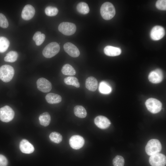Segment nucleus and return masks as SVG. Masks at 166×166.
Listing matches in <instances>:
<instances>
[{
    "mask_svg": "<svg viewBox=\"0 0 166 166\" xmlns=\"http://www.w3.org/2000/svg\"><path fill=\"white\" fill-rule=\"evenodd\" d=\"M45 38V35L43 34H42L41 32L39 31L35 33L33 38L36 44L38 46L41 45L44 42Z\"/></svg>",
    "mask_w": 166,
    "mask_h": 166,
    "instance_id": "nucleus-24",
    "label": "nucleus"
},
{
    "mask_svg": "<svg viewBox=\"0 0 166 166\" xmlns=\"http://www.w3.org/2000/svg\"><path fill=\"white\" fill-rule=\"evenodd\" d=\"M39 120L40 124L46 127L48 126L50 122V116L48 112H44L39 116Z\"/></svg>",
    "mask_w": 166,
    "mask_h": 166,
    "instance_id": "nucleus-20",
    "label": "nucleus"
},
{
    "mask_svg": "<svg viewBox=\"0 0 166 166\" xmlns=\"http://www.w3.org/2000/svg\"><path fill=\"white\" fill-rule=\"evenodd\" d=\"M85 143V140L81 136L74 135L72 136L69 140L71 147L74 149H78L81 148Z\"/></svg>",
    "mask_w": 166,
    "mask_h": 166,
    "instance_id": "nucleus-9",
    "label": "nucleus"
},
{
    "mask_svg": "<svg viewBox=\"0 0 166 166\" xmlns=\"http://www.w3.org/2000/svg\"><path fill=\"white\" fill-rule=\"evenodd\" d=\"M65 83L67 85H72L77 88H79L80 86L78 79L75 77L69 76L65 77L64 80Z\"/></svg>",
    "mask_w": 166,
    "mask_h": 166,
    "instance_id": "nucleus-25",
    "label": "nucleus"
},
{
    "mask_svg": "<svg viewBox=\"0 0 166 166\" xmlns=\"http://www.w3.org/2000/svg\"><path fill=\"white\" fill-rule=\"evenodd\" d=\"M58 29L59 31L63 34L69 36L73 35L75 33L76 27L74 23L63 22L59 25Z\"/></svg>",
    "mask_w": 166,
    "mask_h": 166,
    "instance_id": "nucleus-7",
    "label": "nucleus"
},
{
    "mask_svg": "<svg viewBox=\"0 0 166 166\" xmlns=\"http://www.w3.org/2000/svg\"><path fill=\"white\" fill-rule=\"evenodd\" d=\"M94 122L97 127L102 129L107 128L111 124L109 120L103 116H98L96 117L94 119Z\"/></svg>",
    "mask_w": 166,
    "mask_h": 166,
    "instance_id": "nucleus-14",
    "label": "nucleus"
},
{
    "mask_svg": "<svg viewBox=\"0 0 166 166\" xmlns=\"http://www.w3.org/2000/svg\"><path fill=\"white\" fill-rule=\"evenodd\" d=\"M156 7L159 10H166V0H158L156 3Z\"/></svg>",
    "mask_w": 166,
    "mask_h": 166,
    "instance_id": "nucleus-33",
    "label": "nucleus"
},
{
    "mask_svg": "<svg viewBox=\"0 0 166 166\" xmlns=\"http://www.w3.org/2000/svg\"><path fill=\"white\" fill-rule=\"evenodd\" d=\"M61 71L64 75L69 76L74 75L76 74V71L72 66L69 64L64 65L62 67Z\"/></svg>",
    "mask_w": 166,
    "mask_h": 166,
    "instance_id": "nucleus-22",
    "label": "nucleus"
},
{
    "mask_svg": "<svg viewBox=\"0 0 166 166\" xmlns=\"http://www.w3.org/2000/svg\"><path fill=\"white\" fill-rule=\"evenodd\" d=\"M77 9L78 12L83 14H88L89 11L88 4L84 2H81L77 5Z\"/></svg>",
    "mask_w": 166,
    "mask_h": 166,
    "instance_id": "nucleus-26",
    "label": "nucleus"
},
{
    "mask_svg": "<svg viewBox=\"0 0 166 166\" xmlns=\"http://www.w3.org/2000/svg\"><path fill=\"white\" fill-rule=\"evenodd\" d=\"M165 34L164 28L161 26H156L152 29L150 34L151 38L154 40H158L163 38Z\"/></svg>",
    "mask_w": 166,
    "mask_h": 166,
    "instance_id": "nucleus-12",
    "label": "nucleus"
},
{
    "mask_svg": "<svg viewBox=\"0 0 166 166\" xmlns=\"http://www.w3.org/2000/svg\"><path fill=\"white\" fill-rule=\"evenodd\" d=\"M162 148L161 144L159 140L152 139L147 143L145 147V151L147 155L151 156L159 153Z\"/></svg>",
    "mask_w": 166,
    "mask_h": 166,
    "instance_id": "nucleus-2",
    "label": "nucleus"
},
{
    "mask_svg": "<svg viewBox=\"0 0 166 166\" xmlns=\"http://www.w3.org/2000/svg\"><path fill=\"white\" fill-rule=\"evenodd\" d=\"M163 78V75L162 70L157 69L152 71L148 76V79L151 82L157 84L161 82Z\"/></svg>",
    "mask_w": 166,
    "mask_h": 166,
    "instance_id": "nucleus-11",
    "label": "nucleus"
},
{
    "mask_svg": "<svg viewBox=\"0 0 166 166\" xmlns=\"http://www.w3.org/2000/svg\"><path fill=\"white\" fill-rule=\"evenodd\" d=\"M149 162L151 166H165L166 164V156L163 154L157 153L150 156Z\"/></svg>",
    "mask_w": 166,
    "mask_h": 166,
    "instance_id": "nucleus-8",
    "label": "nucleus"
},
{
    "mask_svg": "<svg viewBox=\"0 0 166 166\" xmlns=\"http://www.w3.org/2000/svg\"><path fill=\"white\" fill-rule=\"evenodd\" d=\"M18 57V53L13 51L9 52L4 58L5 61L10 62H13L16 61Z\"/></svg>",
    "mask_w": 166,
    "mask_h": 166,
    "instance_id": "nucleus-28",
    "label": "nucleus"
},
{
    "mask_svg": "<svg viewBox=\"0 0 166 166\" xmlns=\"http://www.w3.org/2000/svg\"><path fill=\"white\" fill-rule=\"evenodd\" d=\"M63 48L65 51L72 57H76L80 55V52L78 49L71 43L68 42L65 43Z\"/></svg>",
    "mask_w": 166,
    "mask_h": 166,
    "instance_id": "nucleus-13",
    "label": "nucleus"
},
{
    "mask_svg": "<svg viewBox=\"0 0 166 166\" xmlns=\"http://www.w3.org/2000/svg\"><path fill=\"white\" fill-rule=\"evenodd\" d=\"M8 161L4 156L0 154V166H7Z\"/></svg>",
    "mask_w": 166,
    "mask_h": 166,
    "instance_id": "nucleus-34",
    "label": "nucleus"
},
{
    "mask_svg": "<svg viewBox=\"0 0 166 166\" xmlns=\"http://www.w3.org/2000/svg\"><path fill=\"white\" fill-rule=\"evenodd\" d=\"M14 112L9 106L6 105L0 108V120L5 122H9L14 118Z\"/></svg>",
    "mask_w": 166,
    "mask_h": 166,
    "instance_id": "nucleus-6",
    "label": "nucleus"
},
{
    "mask_svg": "<svg viewBox=\"0 0 166 166\" xmlns=\"http://www.w3.org/2000/svg\"><path fill=\"white\" fill-rule=\"evenodd\" d=\"M99 89L100 92L104 94H108L112 91V88L106 82H101L99 86Z\"/></svg>",
    "mask_w": 166,
    "mask_h": 166,
    "instance_id": "nucleus-23",
    "label": "nucleus"
},
{
    "mask_svg": "<svg viewBox=\"0 0 166 166\" xmlns=\"http://www.w3.org/2000/svg\"><path fill=\"white\" fill-rule=\"evenodd\" d=\"M73 111L75 115L79 118H85L87 115L85 109L81 105H77L75 106Z\"/></svg>",
    "mask_w": 166,
    "mask_h": 166,
    "instance_id": "nucleus-21",
    "label": "nucleus"
},
{
    "mask_svg": "<svg viewBox=\"0 0 166 166\" xmlns=\"http://www.w3.org/2000/svg\"><path fill=\"white\" fill-rule=\"evenodd\" d=\"M36 83L38 89L42 92H49L52 89L51 82L44 78L42 77L38 79Z\"/></svg>",
    "mask_w": 166,
    "mask_h": 166,
    "instance_id": "nucleus-10",
    "label": "nucleus"
},
{
    "mask_svg": "<svg viewBox=\"0 0 166 166\" xmlns=\"http://www.w3.org/2000/svg\"><path fill=\"white\" fill-rule=\"evenodd\" d=\"M49 137L51 141L57 144L60 143L62 139L61 135L57 132H51L49 135Z\"/></svg>",
    "mask_w": 166,
    "mask_h": 166,
    "instance_id": "nucleus-29",
    "label": "nucleus"
},
{
    "mask_svg": "<svg viewBox=\"0 0 166 166\" xmlns=\"http://www.w3.org/2000/svg\"><path fill=\"white\" fill-rule=\"evenodd\" d=\"M35 13V10L32 5L28 4L26 5L22 10L21 17L23 19L28 20L33 18Z\"/></svg>",
    "mask_w": 166,
    "mask_h": 166,
    "instance_id": "nucleus-15",
    "label": "nucleus"
},
{
    "mask_svg": "<svg viewBox=\"0 0 166 166\" xmlns=\"http://www.w3.org/2000/svg\"><path fill=\"white\" fill-rule=\"evenodd\" d=\"M9 25L8 21L5 16L0 13V26L3 28H7Z\"/></svg>",
    "mask_w": 166,
    "mask_h": 166,
    "instance_id": "nucleus-32",
    "label": "nucleus"
},
{
    "mask_svg": "<svg viewBox=\"0 0 166 166\" xmlns=\"http://www.w3.org/2000/svg\"><path fill=\"white\" fill-rule=\"evenodd\" d=\"M145 105L148 110L153 114L160 112L162 108V104L161 102L153 98L147 99L145 102Z\"/></svg>",
    "mask_w": 166,
    "mask_h": 166,
    "instance_id": "nucleus-5",
    "label": "nucleus"
},
{
    "mask_svg": "<svg viewBox=\"0 0 166 166\" xmlns=\"http://www.w3.org/2000/svg\"><path fill=\"white\" fill-rule=\"evenodd\" d=\"M104 51L106 55L109 56H118L121 53V50L119 48L109 45L106 46Z\"/></svg>",
    "mask_w": 166,
    "mask_h": 166,
    "instance_id": "nucleus-18",
    "label": "nucleus"
},
{
    "mask_svg": "<svg viewBox=\"0 0 166 166\" xmlns=\"http://www.w3.org/2000/svg\"><path fill=\"white\" fill-rule=\"evenodd\" d=\"M113 163L114 166H124V160L122 156L117 155L113 159Z\"/></svg>",
    "mask_w": 166,
    "mask_h": 166,
    "instance_id": "nucleus-31",
    "label": "nucleus"
},
{
    "mask_svg": "<svg viewBox=\"0 0 166 166\" xmlns=\"http://www.w3.org/2000/svg\"><path fill=\"white\" fill-rule=\"evenodd\" d=\"M60 50V46L56 42H51L48 44L44 49L42 54L46 58H51L58 53Z\"/></svg>",
    "mask_w": 166,
    "mask_h": 166,
    "instance_id": "nucleus-4",
    "label": "nucleus"
},
{
    "mask_svg": "<svg viewBox=\"0 0 166 166\" xmlns=\"http://www.w3.org/2000/svg\"><path fill=\"white\" fill-rule=\"evenodd\" d=\"M85 85L88 89L92 91H95L98 87V81L95 78L90 76L86 79Z\"/></svg>",
    "mask_w": 166,
    "mask_h": 166,
    "instance_id": "nucleus-17",
    "label": "nucleus"
},
{
    "mask_svg": "<svg viewBox=\"0 0 166 166\" xmlns=\"http://www.w3.org/2000/svg\"><path fill=\"white\" fill-rule=\"evenodd\" d=\"M14 73V68L11 66L5 65L0 67V79L5 82L10 81Z\"/></svg>",
    "mask_w": 166,
    "mask_h": 166,
    "instance_id": "nucleus-3",
    "label": "nucleus"
},
{
    "mask_svg": "<svg viewBox=\"0 0 166 166\" xmlns=\"http://www.w3.org/2000/svg\"><path fill=\"white\" fill-rule=\"evenodd\" d=\"M45 98L47 102L50 104L58 103L62 100L61 97L60 95L53 93L47 94Z\"/></svg>",
    "mask_w": 166,
    "mask_h": 166,
    "instance_id": "nucleus-19",
    "label": "nucleus"
},
{
    "mask_svg": "<svg viewBox=\"0 0 166 166\" xmlns=\"http://www.w3.org/2000/svg\"><path fill=\"white\" fill-rule=\"evenodd\" d=\"M45 11L47 15L49 16H54L57 14L58 10L56 7L49 6L45 8Z\"/></svg>",
    "mask_w": 166,
    "mask_h": 166,
    "instance_id": "nucleus-30",
    "label": "nucleus"
},
{
    "mask_svg": "<svg viewBox=\"0 0 166 166\" xmlns=\"http://www.w3.org/2000/svg\"><path fill=\"white\" fill-rule=\"evenodd\" d=\"M10 45L8 40L4 37H0V53L5 52L8 49Z\"/></svg>",
    "mask_w": 166,
    "mask_h": 166,
    "instance_id": "nucleus-27",
    "label": "nucleus"
},
{
    "mask_svg": "<svg viewBox=\"0 0 166 166\" xmlns=\"http://www.w3.org/2000/svg\"><path fill=\"white\" fill-rule=\"evenodd\" d=\"M100 13L101 16L104 19H111L115 14V7L111 3L106 2L103 4L101 6Z\"/></svg>",
    "mask_w": 166,
    "mask_h": 166,
    "instance_id": "nucleus-1",
    "label": "nucleus"
},
{
    "mask_svg": "<svg viewBox=\"0 0 166 166\" xmlns=\"http://www.w3.org/2000/svg\"><path fill=\"white\" fill-rule=\"evenodd\" d=\"M19 148L22 152L26 154L31 153L34 150L33 146L26 139H23L21 141Z\"/></svg>",
    "mask_w": 166,
    "mask_h": 166,
    "instance_id": "nucleus-16",
    "label": "nucleus"
}]
</instances>
